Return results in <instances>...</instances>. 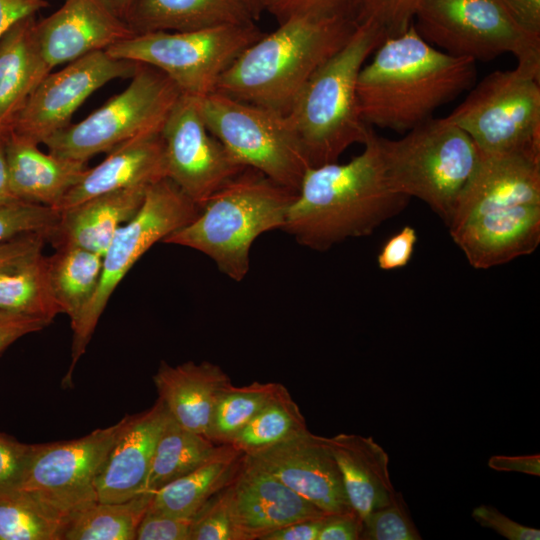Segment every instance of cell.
I'll use <instances>...</instances> for the list:
<instances>
[{
  "label": "cell",
  "instance_id": "obj_1",
  "mask_svg": "<svg viewBox=\"0 0 540 540\" xmlns=\"http://www.w3.org/2000/svg\"><path fill=\"white\" fill-rule=\"evenodd\" d=\"M448 227L476 269L533 253L540 243V159L480 152Z\"/></svg>",
  "mask_w": 540,
  "mask_h": 540
},
{
  "label": "cell",
  "instance_id": "obj_2",
  "mask_svg": "<svg viewBox=\"0 0 540 540\" xmlns=\"http://www.w3.org/2000/svg\"><path fill=\"white\" fill-rule=\"evenodd\" d=\"M373 53L357 81L361 115L370 127L407 132L470 89L476 79L475 60L432 46L413 24L385 38Z\"/></svg>",
  "mask_w": 540,
  "mask_h": 540
},
{
  "label": "cell",
  "instance_id": "obj_3",
  "mask_svg": "<svg viewBox=\"0 0 540 540\" xmlns=\"http://www.w3.org/2000/svg\"><path fill=\"white\" fill-rule=\"evenodd\" d=\"M363 145L346 163L307 169L282 228L301 246L325 251L348 238L370 235L407 205L409 198L387 182L373 128Z\"/></svg>",
  "mask_w": 540,
  "mask_h": 540
},
{
  "label": "cell",
  "instance_id": "obj_4",
  "mask_svg": "<svg viewBox=\"0 0 540 540\" xmlns=\"http://www.w3.org/2000/svg\"><path fill=\"white\" fill-rule=\"evenodd\" d=\"M249 45L219 78L215 92L286 115L313 73L358 23L291 16Z\"/></svg>",
  "mask_w": 540,
  "mask_h": 540
},
{
  "label": "cell",
  "instance_id": "obj_5",
  "mask_svg": "<svg viewBox=\"0 0 540 540\" xmlns=\"http://www.w3.org/2000/svg\"><path fill=\"white\" fill-rule=\"evenodd\" d=\"M384 39L373 22H359L345 45L313 73L285 115L310 167L337 162L350 146L367 140L372 127L361 115L358 75Z\"/></svg>",
  "mask_w": 540,
  "mask_h": 540
},
{
  "label": "cell",
  "instance_id": "obj_6",
  "mask_svg": "<svg viewBox=\"0 0 540 540\" xmlns=\"http://www.w3.org/2000/svg\"><path fill=\"white\" fill-rule=\"evenodd\" d=\"M296 192L245 168L200 207L197 216L163 242L208 256L239 282L250 268V250L262 234L282 230Z\"/></svg>",
  "mask_w": 540,
  "mask_h": 540
},
{
  "label": "cell",
  "instance_id": "obj_7",
  "mask_svg": "<svg viewBox=\"0 0 540 540\" xmlns=\"http://www.w3.org/2000/svg\"><path fill=\"white\" fill-rule=\"evenodd\" d=\"M377 143L392 191L422 200L448 225L480 159L470 136L446 117H431L402 138L377 135Z\"/></svg>",
  "mask_w": 540,
  "mask_h": 540
},
{
  "label": "cell",
  "instance_id": "obj_8",
  "mask_svg": "<svg viewBox=\"0 0 540 540\" xmlns=\"http://www.w3.org/2000/svg\"><path fill=\"white\" fill-rule=\"evenodd\" d=\"M263 34L254 22L192 31L137 33L105 51L115 58L154 67L182 95L202 98L215 91L221 75Z\"/></svg>",
  "mask_w": 540,
  "mask_h": 540
},
{
  "label": "cell",
  "instance_id": "obj_9",
  "mask_svg": "<svg viewBox=\"0 0 540 540\" xmlns=\"http://www.w3.org/2000/svg\"><path fill=\"white\" fill-rule=\"evenodd\" d=\"M446 118L482 153L540 159V74L519 66L494 71Z\"/></svg>",
  "mask_w": 540,
  "mask_h": 540
},
{
  "label": "cell",
  "instance_id": "obj_10",
  "mask_svg": "<svg viewBox=\"0 0 540 540\" xmlns=\"http://www.w3.org/2000/svg\"><path fill=\"white\" fill-rule=\"evenodd\" d=\"M200 208L171 180L163 178L148 187L135 216L114 235L103 256L98 288L79 317L71 323L73 331L72 362L62 382L71 377L79 358L94 333L96 325L121 280L155 243L192 221Z\"/></svg>",
  "mask_w": 540,
  "mask_h": 540
},
{
  "label": "cell",
  "instance_id": "obj_11",
  "mask_svg": "<svg viewBox=\"0 0 540 540\" xmlns=\"http://www.w3.org/2000/svg\"><path fill=\"white\" fill-rule=\"evenodd\" d=\"M413 23L443 52L475 61L513 54L517 66L540 74V37L524 31L502 0H421Z\"/></svg>",
  "mask_w": 540,
  "mask_h": 540
},
{
  "label": "cell",
  "instance_id": "obj_12",
  "mask_svg": "<svg viewBox=\"0 0 540 540\" xmlns=\"http://www.w3.org/2000/svg\"><path fill=\"white\" fill-rule=\"evenodd\" d=\"M181 95L160 70L139 63L129 85L76 124L43 141L58 157L87 162L99 153L161 128Z\"/></svg>",
  "mask_w": 540,
  "mask_h": 540
},
{
  "label": "cell",
  "instance_id": "obj_13",
  "mask_svg": "<svg viewBox=\"0 0 540 540\" xmlns=\"http://www.w3.org/2000/svg\"><path fill=\"white\" fill-rule=\"evenodd\" d=\"M199 105L209 131L239 165L298 191L310 164L285 115L215 91Z\"/></svg>",
  "mask_w": 540,
  "mask_h": 540
},
{
  "label": "cell",
  "instance_id": "obj_14",
  "mask_svg": "<svg viewBox=\"0 0 540 540\" xmlns=\"http://www.w3.org/2000/svg\"><path fill=\"white\" fill-rule=\"evenodd\" d=\"M122 424L123 418L81 438L31 445L19 490L68 526L97 501L95 480Z\"/></svg>",
  "mask_w": 540,
  "mask_h": 540
},
{
  "label": "cell",
  "instance_id": "obj_15",
  "mask_svg": "<svg viewBox=\"0 0 540 540\" xmlns=\"http://www.w3.org/2000/svg\"><path fill=\"white\" fill-rule=\"evenodd\" d=\"M166 178L199 208L245 168L209 131L199 98L180 95L162 128Z\"/></svg>",
  "mask_w": 540,
  "mask_h": 540
},
{
  "label": "cell",
  "instance_id": "obj_16",
  "mask_svg": "<svg viewBox=\"0 0 540 540\" xmlns=\"http://www.w3.org/2000/svg\"><path fill=\"white\" fill-rule=\"evenodd\" d=\"M139 63L110 56L105 50L86 54L49 73L32 91L10 132L37 144L70 124L74 112L108 82L132 77Z\"/></svg>",
  "mask_w": 540,
  "mask_h": 540
},
{
  "label": "cell",
  "instance_id": "obj_17",
  "mask_svg": "<svg viewBox=\"0 0 540 540\" xmlns=\"http://www.w3.org/2000/svg\"><path fill=\"white\" fill-rule=\"evenodd\" d=\"M245 456L325 513L355 511L326 437L307 430L264 451Z\"/></svg>",
  "mask_w": 540,
  "mask_h": 540
},
{
  "label": "cell",
  "instance_id": "obj_18",
  "mask_svg": "<svg viewBox=\"0 0 540 540\" xmlns=\"http://www.w3.org/2000/svg\"><path fill=\"white\" fill-rule=\"evenodd\" d=\"M134 34L105 0H65L58 10L35 24L40 55L49 72Z\"/></svg>",
  "mask_w": 540,
  "mask_h": 540
},
{
  "label": "cell",
  "instance_id": "obj_19",
  "mask_svg": "<svg viewBox=\"0 0 540 540\" xmlns=\"http://www.w3.org/2000/svg\"><path fill=\"white\" fill-rule=\"evenodd\" d=\"M229 493L238 540H262L291 523L329 515L245 455Z\"/></svg>",
  "mask_w": 540,
  "mask_h": 540
},
{
  "label": "cell",
  "instance_id": "obj_20",
  "mask_svg": "<svg viewBox=\"0 0 540 540\" xmlns=\"http://www.w3.org/2000/svg\"><path fill=\"white\" fill-rule=\"evenodd\" d=\"M167 417L168 411L159 398L150 408L123 417L122 427L95 480L97 501L122 502L143 492Z\"/></svg>",
  "mask_w": 540,
  "mask_h": 540
},
{
  "label": "cell",
  "instance_id": "obj_21",
  "mask_svg": "<svg viewBox=\"0 0 540 540\" xmlns=\"http://www.w3.org/2000/svg\"><path fill=\"white\" fill-rule=\"evenodd\" d=\"M160 132L136 136L109 151L102 162L88 167L55 209L62 211L104 193L150 186L166 178Z\"/></svg>",
  "mask_w": 540,
  "mask_h": 540
},
{
  "label": "cell",
  "instance_id": "obj_22",
  "mask_svg": "<svg viewBox=\"0 0 540 540\" xmlns=\"http://www.w3.org/2000/svg\"><path fill=\"white\" fill-rule=\"evenodd\" d=\"M158 398L181 426L209 439L215 404L231 378L209 361L172 366L161 361L153 376Z\"/></svg>",
  "mask_w": 540,
  "mask_h": 540
},
{
  "label": "cell",
  "instance_id": "obj_23",
  "mask_svg": "<svg viewBox=\"0 0 540 540\" xmlns=\"http://www.w3.org/2000/svg\"><path fill=\"white\" fill-rule=\"evenodd\" d=\"M148 187L104 193L60 211L48 241L56 248L78 246L103 257L117 230L140 209Z\"/></svg>",
  "mask_w": 540,
  "mask_h": 540
},
{
  "label": "cell",
  "instance_id": "obj_24",
  "mask_svg": "<svg viewBox=\"0 0 540 540\" xmlns=\"http://www.w3.org/2000/svg\"><path fill=\"white\" fill-rule=\"evenodd\" d=\"M5 153L15 196L53 208L88 169L87 162L44 153L37 143L13 132L5 137Z\"/></svg>",
  "mask_w": 540,
  "mask_h": 540
},
{
  "label": "cell",
  "instance_id": "obj_25",
  "mask_svg": "<svg viewBox=\"0 0 540 540\" xmlns=\"http://www.w3.org/2000/svg\"><path fill=\"white\" fill-rule=\"evenodd\" d=\"M352 508L361 518L390 503L395 489L387 452L373 440L340 433L327 438Z\"/></svg>",
  "mask_w": 540,
  "mask_h": 540
},
{
  "label": "cell",
  "instance_id": "obj_26",
  "mask_svg": "<svg viewBox=\"0 0 540 540\" xmlns=\"http://www.w3.org/2000/svg\"><path fill=\"white\" fill-rule=\"evenodd\" d=\"M35 15L14 24L0 38V139L12 125L26 100L50 73L35 37Z\"/></svg>",
  "mask_w": 540,
  "mask_h": 540
},
{
  "label": "cell",
  "instance_id": "obj_27",
  "mask_svg": "<svg viewBox=\"0 0 540 540\" xmlns=\"http://www.w3.org/2000/svg\"><path fill=\"white\" fill-rule=\"evenodd\" d=\"M125 21L137 34L192 31L255 20L241 0H133Z\"/></svg>",
  "mask_w": 540,
  "mask_h": 540
},
{
  "label": "cell",
  "instance_id": "obj_28",
  "mask_svg": "<svg viewBox=\"0 0 540 540\" xmlns=\"http://www.w3.org/2000/svg\"><path fill=\"white\" fill-rule=\"evenodd\" d=\"M243 459L244 454L232 445H219L196 469L151 492L148 511L191 518L211 497L233 482Z\"/></svg>",
  "mask_w": 540,
  "mask_h": 540
},
{
  "label": "cell",
  "instance_id": "obj_29",
  "mask_svg": "<svg viewBox=\"0 0 540 540\" xmlns=\"http://www.w3.org/2000/svg\"><path fill=\"white\" fill-rule=\"evenodd\" d=\"M52 290L62 313L73 323L94 296L103 257L78 246H60L48 256Z\"/></svg>",
  "mask_w": 540,
  "mask_h": 540
},
{
  "label": "cell",
  "instance_id": "obj_30",
  "mask_svg": "<svg viewBox=\"0 0 540 540\" xmlns=\"http://www.w3.org/2000/svg\"><path fill=\"white\" fill-rule=\"evenodd\" d=\"M219 445L176 422L168 413L158 438L143 492H154L208 460Z\"/></svg>",
  "mask_w": 540,
  "mask_h": 540
},
{
  "label": "cell",
  "instance_id": "obj_31",
  "mask_svg": "<svg viewBox=\"0 0 540 540\" xmlns=\"http://www.w3.org/2000/svg\"><path fill=\"white\" fill-rule=\"evenodd\" d=\"M0 311L53 321L62 313L43 253L0 274Z\"/></svg>",
  "mask_w": 540,
  "mask_h": 540
},
{
  "label": "cell",
  "instance_id": "obj_32",
  "mask_svg": "<svg viewBox=\"0 0 540 540\" xmlns=\"http://www.w3.org/2000/svg\"><path fill=\"white\" fill-rule=\"evenodd\" d=\"M151 498L145 491L122 502L95 501L70 521L63 540H135Z\"/></svg>",
  "mask_w": 540,
  "mask_h": 540
},
{
  "label": "cell",
  "instance_id": "obj_33",
  "mask_svg": "<svg viewBox=\"0 0 540 540\" xmlns=\"http://www.w3.org/2000/svg\"><path fill=\"white\" fill-rule=\"evenodd\" d=\"M305 418L288 389L281 385L272 399L229 443L251 456L306 432Z\"/></svg>",
  "mask_w": 540,
  "mask_h": 540
},
{
  "label": "cell",
  "instance_id": "obj_34",
  "mask_svg": "<svg viewBox=\"0 0 540 540\" xmlns=\"http://www.w3.org/2000/svg\"><path fill=\"white\" fill-rule=\"evenodd\" d=\"M281 383L254 381L228 385L219 396L211 418L209 439L229 444L235 435L272 399Z\"/></svg>",
  "mask_w": 540,
  "mask_h": 540
},
{
  "label": "cell",
  "instance_id": "obj_35",
  "mask_svg": "<svg viewBox=\"0 0 540 540\" xmlns=\"http://www.w3.org/2000/svg\"><path fill=\"white\" fill-rule=\"evenodd\" d=\"M66 527L21 490L0 495V540H63Z\"/></svg>",
  "mask_w": 540,
  "mask_h": 540
},
{
  "label": "cell",
  "instance_id": "obj_36",
  "mask_svg": "<svg viewBox=\"0 0 540 540\" xmlns=\"http://www.w3.org/2000/svg\"><path fill=\"white\" fill-rule=\"evenodd\" d=\"M362 524L363 540L422 539L401 492L396 491L386 506L364 516Z\"/></svg>",
  "mask_w": 540,
  "mask_h": 540
},
{
  "label": "cell",
  "instance_id": "obj_37",
  "mask_svg": "<svg viewBox=\"0 0 540 540\" xmlns=\"http://www.w3.org/2000/svg\"><path fill=\"white\" fill-rule=\"evenodd\" d=\"M59 217L60 211L46 205L23 201L0 205V242L32 232L50 233Z\"/></svg>",
  "mask_w": 540,
  "mask_h": 540
},
{
  "label": "cell",
  "instance_id": "obj_38",
  "mask_svg": "<svg viewBox=\"0 0 540 540\" xmlns=\"http://www.w3.org/2000/svg\"><path fill=\"white\" fill-rule=\"evenodd\" d=\"M364 3L365 0H271L267 11L279 23L298 15L359 23Z\"/></svg>",
  "mask_w": 540,
  "mask_h": 540
},
{
  "label": "cell",
  "instance_id": "obj_39",
  "mask_svg": "<svg viewBox=\"0 0 540 540\" xmlns=\"http://www.w3.org/2000/svg\"><path fill=\"white\" fill-rule=\"evenodd\" d=\"M229 485L193 516L189 540H238L230 511Z\"/></svg>",
  "mask_w": 540,
  "mask_h": 540
},
{
  "label": "cell",
  "instance_id": "obj_40",
  "mask_svg": "<svg viewBox=\"0 0 540 540\" xmlns=\"http://www.w3.org/2000/svg\"><path fill=\"white\" fill-rule=\"evenodd\" d=\"M420 1L365 0L359 22H373L385 38L400 35L413 24Z\"/></svg>",
  "mask_w": 540,
  "mask_h": 540
},
{
  "label": "cell",
  "instance_id": "obj_41",
  "mask_svg": "<svg viewBox=\"0 0 540 540\" xmlns=\"http://www.w3.org/2000/svg\"><path fill=\"white\" fill-rule=\"evenodd\" d=\"M30 449L0 432V495L19 490Z\"/></svg>",
  "mask_w": 540,
  "mask_h": 540
},
{
  "label": "cell",
  "instance_id": "obj_42",
  "mask_svg": "<svg viewBox=\"0 0 540 540\" xmlns=\"http://www.w3.org/2000/svg\"><path fill=\"white\" fill-rule=\"evenodd\" d=\"M191 518L154 513L147 510L135 540H189Z\"/></svg>",
  "mask_w": 540,
  "mask_h": 540
},
{
  "label": "cell",
  "instance_id": "obj_43",
  "mask_svg": "<svg viewBox=\"0 0 540 540\" xmlns=\"http://www.w3.org/2000/svg\"><path fill=\"white\" fill-rule=\"evenodd\" d=\"M48 232H32L0 242V274L43 253Z\"/></svg>",
  "mask_w": 540,
  "mask_h": 540
},
{
  "label": "cell",
  "instance_id": "obj_44",
  "mask_svg": "<svg viewBox=\"0 0 540 540\" xmlns=\"http://www.w3.org/2000/svg\"><path fill=\"white\" fill-rule=\"evenodd\" d=\"M417 241L416 229L405 225L383 244L377 256L378 267L385 271L405 267L412 258Z\"/></svg>",
  "mask_w": 540,
  "mask_h": 540
},
{
  "label": "cell",
  "instance_id": "obj_45",
  "mask_svg": "<svg viewBox=\"0 0 540 540\" xmlns=\"http://www.w3.org/2000/svg\"><path fill=\"white\" fill-rule=\"evenodd\" d=\"M472 517L481 526L490 528L509 540H539L540 530L522 525L489 505L473 509Z\"/></svg>",
  "mask_w": 540,
  "mask_h": 540
},
{
  "label": "cell",
  "instance_id": "obj_46",
  "mask_svg": "<svg viewBox=\"0 0 540 540\" xmlns=\"http://www.w3.org/2000/svg\"><path fill=\"white\" fill-rule=\"evenodd\" d=\"M50 324L44 319L0 311V354L19 338Z\"/></svg>",
  "mask_w": 540,
  "mask_h": 540
},
{
  "label": "cell",
  "instance_id": "obj_47",
  "mask_svg": "<svg viewBox=\"0 0 540 540\" xmlns=\"http://www.w3.org/2000/svg\"><path fill=\"white\" fill-rule=\"evenodd\" d=\"M362 526V518L356 511L328 515L317 540H358Z\"/></svg>",
  "mask_w": 540,
  "mask_h": 540
},
{
  "label": "cell",
  "instance_id": "obj_48",
  "mask_svg": "<svg viewBox=\"0 0 540 540\" xmlns=\"http://www.w3.org/2000/svg\"><path fill=\"white\" fill-rule=\"evenodd\" d=\"M47 6L46 0H0V38L18 21Z\"/></svg>",
  "mask_w": 540,
  "mask_h": 540
},
{
  "label": "cell",
  "instance_id": "obj_49",
  "mask_svg": "<svg viewBox=\"0 0 540 540\" xmlns=\"http://www.w3.org/2000/svg\"><path fill=\"white\" fill-rule=\"evenodd\" d=\"M515 22L527 33L540 37V0H502Z\"/></svg>",
  "mask_w": 540,
  "mask_h": 540
},
{
  "label": "cell",
  "instance_id": "obj_50",
  "mask_svg": "<svg viewBox=\"0 0 540 540\" xmlns=\"http://www.w3.org/2000/svg\"><path fill=\"white\" fill-rule=\"evenodd\" d=\"M326 517L291 523L266 535L262 540H317Z\"/></svg>",
  "mask_w": 540,
  "mask_h": 540
},
{
  "label": "cell",
  "instance_id": "obj_51",
  "mask_svg": "<svg viewBox=\"0 0 540 540\" xmlns=\"http://www.w3.org/2000/svg\"><path fill=\"white\" fill-rule=\"evenodd\" d=\"M488 465L497 471H515L530 475H540V455L492 456Z\"/></svg>",
  "mask_w": 540,
  "mask_h": 540
},
{
  "label": "cell",
  "instance_id": "obj_52",
  "mask_svg": "<svg viewBox=\"0 0 540 540\" xmlns=\"http://www.w3.org/2000/svg\"><path fill=\"white\" fill-rule=\"evenodd\" d=\"M19 201L11 188L5 153V138H3L0 139V205Z\"/></svg>",
  "mask_w": 540,
  "mask_h": 540
},
{
  "label": "cell",
  "instance_id": "obj_53",
  "mask_svg": "<svg viewBox=\"0 0 540 540\" xmlns=\"http://www.w3.org/2000/svg\"><path fill=\"white\" fill-rule=\"evenodd\" d=\"M254 20H257L264 11H267V8L271 0H241Z\"/></svg>",
  "mask_w": 540,
  "mask_h": 540
},
{
  "label": "cell",
  "instance_id": "obj_54",
  "mask_svg": "<svg viewBox=\"0 0 540 540\" xmlns=\"http://www.w3.org/2000/svg\"><path fill=\"white\" fill-rule=\"evenodd\" d=\"M111 9L125 20L133 0H105Z\"/></svg>",
  "mask_w": 540,
  "mask_h": 540
}]
</instances>
